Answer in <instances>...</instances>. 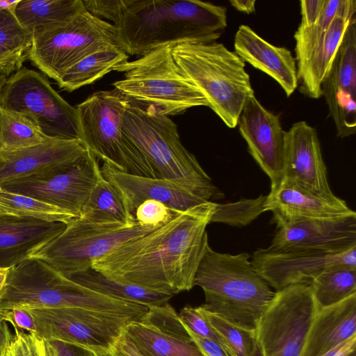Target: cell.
Returning <instances> with one entry per match:
<instances>
[{"label":"cell","instance_id":"6da1fadb","mask_svg":"<svg viewBox=\"0 0 356 356\" xmlns=\"http://www.w3.org/2000/svg\"><path fill=\"white\" fill-rule=\"evenodd\" d=\"M215 209L216 202H206L179 211L165 224L95 260L92 268L172 296L189 291L209 245L207 227Z\"/></svg>","mask_w":356,"mask_h":356},{"label":"cell","instance_id":"7a4b0ae2","mask_svg":"<svg viewBox=\"0 0 356 356\" xmlns=\"http://www.w3.org/2000/svg\"><path fill=\"white\" fill-rule=\"evenodd\" d=\"M113 25L118 45L142 56L165 46L216 41L227 11L199 0H131Z\"/></svg>","mask_w":356,"mask_h":356},{"label":"cell","instance_id":"3957f363","mask_svg":"<svg viewBox=\"0 0 356 356\" xmlns=\"http://www.w3.org/2000/svg\"><path fill=\"white\" fill-rule=\"evenodd\" d=\"M251 255L220 253L207 246L193 285L205 295L204 309L241 327L256 330L275 291L255 271Z\"/></svg>","mask_w":356,"mask_h":356},{"label":"cell","instance_id":"277c9868","mask_svg":"<svg viewBox=\"0 0 356 356\" xmlns=\"http://www.w3.org/2000/svg\"><path fill=\"white\" fill-rule=\"evenodd\" d=\"M122 131L144 156L156 178L177 183L207 202L223 198L222 192L182 145L177 125L168 116L129 102Z\"/></svg>","mask_w":356,"mask_h":356},{"label":"cell","instance_id":"5b68a950","mask_svg":"<svg viewBox=\"0 0 356 356\" xmlns=\"http://www.w3.org/2000/svg\"><path fill=\"white\" fill-rule=\"evenodd\" d=\"M172 52L209 107L229 128H235L245 102L254 95L245 62L216 41L181 43L172 47Z\"/></svg>","mask_w":356,"mask_h":356},{"label":"cell","instance_id":"8992f818","mask_svg":"<svg viewBox=\"0 0 356 356\" xmlns=\"http://www.w3.org/2000/svg\"><path fill=\"white\" fill-rule=\"evenodd\" d=\"M60 307H80L131 315L135 304L81 285L40 259L29 258L10 267L0 297V309Z\"/></svg>","mask_w":356,"mask_h":356},{"label":"cell","instance_id":"52a82bcc","mask_svg":"<svg viewBox=\"0 0 356 356\" xmlns=\"http://www.w3.org/2000/svg\"><path fill=\"white\" fill-rule=\"evenodd\" d=\"M172 47L152 51L117 66L124 79L113 83L128 100L159 115H175L209 103L199 89L182 73L172 56Z\"/></svg>","mask_w":356,"mask_h":356},{"label":"cell","instance_id":"ba28073f","mask_svg":"<svg viewBox=\"0 0 356 356\" xmlns=\"http://www.w3.org/2000/svg\"><path fill=\"white\" fill-rule=\"evenodd\" d=\"M32 33L28 58L55 81L83 57L118 45L114 25L86 9L66 22L37 29Z\"/></svg>","mask_w":356,"mask_h":356},{"label":"cell","instance_id":"9c48e42d","mask_svg":"<svg viewBox=\"0 0 356 356\" xmlns=\"http://www.w3.org/2000/svg\"><path fill=\"white\" fill-rule=\"evenodd\" d=\"M159 227L90 222L75 218L64 230L30 258L40 259L69 276L92 268V263L117 246Z\"/></svg>","mask_w":356,"mask_h":356},{"label":"cell","instance_id":"30bf717a","mask_svg":"<svg viewBox=\"0 0 356 356\" xmlns=\"http://www.w3.org/2000/svg\"><path fill=\"white\" fill-rule=\"evenodd\" d=\"M0 104L31 120L48 138L81 140L76 107L35 70L22 67L8 76L0 92Z\"/></svg>","mask_w":356,"mask_h":356},{"label":"cell","instance_id":"8fae6325","mask_svg":"<svg viewBox=\"0 0 356 356\" xmlns=\"http://www.w3.org/2000/svg\"><path fill=\"white\" fill-rule=\"evenodd\" d=\"M318 307L309 284L276 291L256 329L263 356H302Z\"/></svg>","mask_w":356,"mask_h":356},{"label":"cell","instance_id":"7c38bea8","mask_svg":"<svg viewBox=\"0 0 356 356\" xmlns=\"http://www.w3.org/2000/svg\"><path fill=\"white\" fill-rule=\"evenodd\" d=\"M45 340L110 350L127 326L138 320L130 316L80 307L27 309ZM140 319V318H139Z\"/></svg>","mask_w":356,"mask_h":356},{"label":"cell","instance_id":"4fadbf2b","mask_svg":"<svg viewBox=\"0 0 356 356\" xmlns=\"http://www.w3.org/2000/svg\"><path fill=\"white\" fill-rule=\"evenodd\" d=\"M129 101L118 90L91 94L76 107L81 140L98 160L130 174V165L122 131Z\"/></svg>","mask_w":356,"mask_h":356},{"label":"cell","instance_id":"5bb4252c","mask_svg":"<svg viewBox=\"0 0 356 356\" xmlns=\"http://www.w3.org/2000/svg\"><path fill=\"white\" fill-rule=\"evenodd\" d=\"M99 160L89 150L60 171L5 183L2 188L58 207L79 218L90 193L102 176Z\"/></svg>","mask_w":356,"mask_h":356},{"label":"cell","instance_id":"9a60e30c","mask_svg":"<svg viewBox=\"0 0 356 356\" xmlns=\"http://www.w3.org/2000/svg\"><path fill=\"white\" fill-rule=\"evenodd\" d=\"M255 271L275 291L293 284H309L332 268L356 269V247L342 252L312 250L259 248L251 256Z\"/></svg>","mask_w":356,"mask_h":356},{"label":"cell","instance_id":"2e32d148","mask_svg":"<svg viewBox=\"0 0 356 356\" xmlns=\"http://www.w3.org/2000/svg\"><path fill=\"white\" fill-rule=\"evenodd\" d=\"M124 333L143 356H204L168 303L149 307Z\"/></svg>","mask_w":356,"mask_h":356},{"label":"cell","instance_id":"e0dca14e","mask_svg":"<svg viewBox=\"0 0 356 356\" xmlns=\"http://www.w3.org/2000/svg\"><path fill=\"white\" fill-rule=\"evenodd\" d=\"M337 136L345 138L356 131V19L345 32L332 69L322 84Z\"/></svg>","mask_w":356,"mask_h":356},{"label":"cell","instance_id":"ac0fdd59","mask_svg":"<svg viewBox=\"0 0 356 356\" xmlns=\"http://www.w3.org/2000/svg\"><path fill=\"white\" fill-rule=\"evenodd\" d=\"M237 124L249 153L269 177L270 188L277 186L283 179L285 132L279 116L268 111L253 95L245 102Z\"/></svg>","mask_w":356,"mask_h":356},{"label":"cell","instance_id":"d6986e66","mask_svg":"<svg viewBox=\"0 0 356 356\" xmlns=\"http://www.w3.org/2000/svg\"><path fill=\"white\" fill-rule=\"evenodd\" d=\"M283 179L322 195H332L316 129L305 121L284 132Z\"/></svg>","mask_w":356,"mask_h":356},{"label":"cell","instance_id":"ffe728a7","mask_svg":"<svg viewBox=\"0 0 356 356\" xmlns=\"http://www.w3.org/2000/svg\"><path fill=\"white\" fill-rule=\"evenodd\" d=\"M87 152L80 140L48 138L36 145L0 152V186L24 177L60 171Z\"/></svg>","mask_w":356,"mask_h":356},{"label":"cell","instance_id":"44dd1931","mask_svg":"<svg viewBox=\"0 0 356 356\" xmlns=\"http://www.w3.org/2000/svg\"><path fill=\"white\" fill-rule=\"evenodd\" d=\"M270 247L342 252L356 247V213L313 219L277 228Z\"/></svg>","mask_w":356,"mask_h":356},{"label":"cell","instance_id":"7402d4cb","mask_svg":"<svg viewBox=\"0 0 356 356\" xmlns=\"http://www.w3.org/2000/svg\"><path fill=\"white\" fill-rule=\"evenodd\" d=\"M264 211L272 212V221L277 228L354 212L344 200L334 194L328 196L319 195L285 179L270 188L264 202Z\"/></svg>","mask_w":356,"mask_h":356},{"label":"cell","instance_id":"603a6c76","mask_svg":"<svg viewBox=\"0 0 356 356\" xmlns=\"http://www.w3.org/2000/svg\"><path fill=\"white\" fill-rule=\"evenodd\" d=\"M102 173L116 188L129 211L134 216L137 207L147 200L163 203L175 211H184L204 200L172 181L128 174L103 163Z\"/></svg>","mask_w":356,"mask_h":356},{"label":"cell","instance_id":"cb8c5ba5","mask_svg":"<svg viewBox=\"0 0 356 356\" xmlns=\"http://www.w3.org/2000/svg\"><path fill=\"white\" fill-rule=\"evenodd\" d=\"M63 222L0 214V267L30 258L65 228Z\"/></svg>","mask_w":356,"mask_h":356},{"label":"cell","instance_id":"d4e9b609","mask_svg":"<svg viewBox=\"0 0 356 356\" xmlns=\"http://www.w3.org/2000/svg\"><path fill=\"white\" fill-rule=\"evenodd\" d=\"M234 46L236 54L243 61L274 79L287 97L293 94L298 84L297 67L288 49L269 43L244 24L235 33Z\"/></svg>","mask_w":356,"mask_h":356},{"label":"cell","instance_id":"484cf974","mask_svg":"<svg viewBox=\"0 0 356 356\" xmlns=\"http://www.w3.org/2000/svg\"><path fill=\"white\" fill-rule=\"evenodd\" d=\"M356 335V293L324 307H318L302 356H321Z\"/></svg>","mask_w":356,"mask_h":356},{"label":"cell","instance_id":"4316f807","mask_svg":"<svg viewBox=\"0 0 356 356\" xmlns=\"http://www.w3.org/2000/svg\"><path fill=\"white\" fill-rule=\"evenodd\" d=\"M354 17L337 15L307 58L297 67L300 90L305 95L313 99L322 96V84L330 74L345 32Z\"/></svg>","mask_w":356,"mask_h":356},{"label":"cell","instance_id":"83f0119b","mask_svg":"<svg viewBox=\"0 0 356 356\" xmlns=\"http://www.w3.org/2000/svg\"><path fill=\"white\" fill-rule=\"evenodd\" d=\"M129 55L117 44L94 51L67 70L57 80L58 86L68 92L91 84L128 61Z\"/></svg>","mask_w":356,"mask_h":356},{"label":"cell","instance_id":"f1b7e54d","mask_svg":"<svg viewBox=\"0 0 356 356\" xmlns=\"http://www.w3.org/2000/svg\"><path fill=\"white\" fill-rule=\"evenodd\" d=\"M68 278L100 293L149 307L168 303L173 296L166 293L108 278L92 268L74 273Z\"/></svg>","mask_w":356,"mask_h":356},{"label":"cell","instance_id":"f546056e","mask_svg":"<svg viewBox=\"0 0 356 356\" xmlns=\"http://www.w3.org/2000/svg\"><path fill=\"white\" fill-rule=\"evenodd\" d=\"M84 9L82 0H19L13 12L19 24L33 33L66 22Z\"/></svg>","mask_w":356,"mask_h":356},{"label":"cell","instance_id":"4dcf8cb0","mask_svg":"<svg viewBox=\"0 0 356 356\" xmlns=\"http://www.w3.org/2000/svg\"><path fill=\"white\" fill-rule=\"evenodd\" d=\"M79 218L90 222H116L129 227L136 223L115 186L103 175L90 193Z\"/></svg>","mask_w":356,"mask_h":356},{"label":"cell","instance_id":"1f68e13d","mask_svg":"<svg viewBox=\"0 0 356 356\" xmlns=\"http://www.w3.org/2000/svg\"><path fill=\"white\" fill-rule=\"evenodd\" d=\"M355 11L356 2L354 0H325L317 22L310 26L299 25L294 34L296 67L300 66L307 58L312 49L323 38L337 15L354 16Z\"/></svg>","mask_w":356,"mask_h":356},{"label":"cell","instance_id":"d6a6232c","mask_svg":"<svg viewBox=\"0 0 356 356\" xmlns=\"http://www.w3.org/2000/svg\"><path fill=\"white\" fill-rule=\"evenodd\" d=\"M47 138L31 120L0 104V152L36 145Z\"/></svg>","mask_w":356,"mask_h":356},{"label":"cell","instance_id":"836d02e7","mask_svg":"<svg viewBox=\"0 0 356 356\" xmlns=\"http://www.w3.org/2000/svg\"><path fill=\"white\" fill-rule=\"evenodd\" d=\"M309 285L318 307L336 304L356 293V269L327 270L314 278Z\"/></svg>","mask_w":356,"mask_h":356},{"label":"cell","instance_id":"e575fe53","mask_svg":"<svg viewBox=\"0 0 356 356\" xmlns=\"http://www.w3.org/2000/svg\"><path fill=\"white\" fill-rule=\"evenodd\" d=\"M0 214L29 217L67 225L75 218L55 206L33 197L12 193L0 187Z\"/></svg>","mask_w":356,"mask_h":356},{"label":"cell","instance_id":"d590c367","mask_svg":"<svg viewBox=\"0 0 356 356\" xmlns=\"http://www.w3.org/2000/svg\"><path fill=\"white\" fill-rule=\"evenodd\" d=\"M197 308L218 335L230 356H251L257 341L256 330L234 324L202 306Z\"/></svg>","mask_w":356,"mask_h":356},{"label":"cell","instance_id":"8d00e7d4","mask_svg":"<svg viewBox=\"0 0 356 356\" xmlns=\"http://www.w3.org/2000/svg\"><path fill=\"white\" fill-rule=\"evenodd\" d=\"M18 1H0V46L27 53L33 33L19 24L13 12Z\"/></svg>","mask_w":356,"mask_h":356},{"label":"cell","instance_id":"74e56055","mask_svg":"<svg viewBox=\"0 0 356 356\" xmlns=\"http://www.w3.org/2000/svg\"><path fill=\"white\" fill-rule=\"evenodd\" d=\"M266 195L255 199H241L232 203H216L211 222H222L232 226H245L264 212Z\"/></svg>","mask_w":356,"mask_h":356},{"label":"cell","instance_id":"f35d334b","mask_svg":"<svg viewBox=\"0 0 356 356\" xmlns=\"http://www.w3.org/2000/svg\"><path fill=\"white\" fill-rule=\"evenodd\" d=\"M11 340L0 353V356H48L44 340L35 334L14 329Z\"/></svg>","mask_w":356,"mask_h":356},{"label":"cell","instance_id":"ab89813d","mask_svg":"<svg viewBox=\"0 0 356 356\" xmlns=\"http://www.w3.org/2000/svg\"><path fill=\"white\" fill-rule=\"evenodd\" d=\"M179 211L172 210L163 203L153 200H147L141 203L134 212L136 221L146 226L160 227Z\"/></svg>","mask_w":356,"mask_h":356},{"label":"cell","instance_id":"60d3db41","mask_svg":"<svg viewBox=\"0 0 356 356\" xmlns=\"http://www.w3.org/2000/svg\"><path fill=\"white\" fill-rule=\"evenodd\" d=\"M179 316L189 330L202 337L215 341L223 346L221 339L197 307H185L180 311Z\"/></svg>","mask_w":356,"mask_h":356},{"label":"cell","instance_id":"b9f144b4","mask_svg":"<svg viewBox=\"0 0 356 356\" xmlns=\"http://www.w3.org/2000/svg\"><path fill=\"white\" fill-rule=\"evenodd\" d=\"M131 0H82L85 9L101 19L115 23Z\"/></svg>","mask_w":356,"mask_h":356},{"label":"cell","instance_id":"7bdbcfd3","mask_svg":"<svg viewBox=\"0 0 356 356\" xmlns=\"http://www.w3.org/2000/svg\"><path fill=\"white\" fill-rule=\"evenodd\" d=\"M0 317L6 322H9L14 329L24 330L36 334L37 327L35 321L27 309H0Z\"/></svg>","mask_w":356,"mask_h":356},{"label":"cell","instance_id":"ee69618b","mask_svg":"<svg viewBox=\"0 0 356 356\" xmlns=\"http://www.w3.org/2000/svg\"><path fill=\"white\" fill-rule=\"evenodd\" d=\"M44 340L48 356H93L90 348L58 341Z\"/></svg>","mask_w":356,"mask_h":356},{"label":"cell","instance_id":"f6af8a7d","mask_svg":"<svg viewBox=\"0 0 356 356\" xmlns=\"http://www.w3.org/2000/svg\"><path fill=\"white\" fill-rule=\"evenodd\" d=\"M28 59L26 52L10 50L0 46V70L10 76L22 67L25 60Z\"/></svg>","mask_w":356,"mask_h":356},{"label":"cell","instance_id":"bcb514c9","mask_svg":"<svg viewBox=\"0 0 356 356\" xmlns=\"http://www.w3.org/2000/svg\"><path fill=\"white\" fill-rule=\"evenodd\" d=\"M325 3V0H301L300 26H310L314 25L318 19Z\"/></svg>","mask_w":356,"mask_h":356},{"label":"cell","instance_id":"7dc6e473","mask_svg":"<svg viewBox=\"0 0 356 356\" xmlns=\"http://www.w3.org/2000/svg\"><path fill=\"white\" fill-rule=\"evenodd\" d=\"M186 328L204 356H230L225 348L218 342L202 337L186 327Z\"/></svg>","mask_w":356,"mask_h":356},{"label":"cell","instance_id":"c3c4849f","mask_svg":"<svg viewBox=\"0 0 356 356\" xmlns=\"http://www.w3.org/2000/svg\"><path fill=\"white\" fill-rule=\"evenodd\" d=\"M109 350L112 356H143L124 332Z\"/></svg>","mask_w":356,"mask_h":356},{"label":"cell","instance_id":"681fc988","mask_svg":"<svg viewBox=\"0 0 356 356\" xmlns=\"http://www.w3.org/2000/svg\"><path fill=\"white\" fill-rule=\"evenodd\" d=\"M355 348L356 335L347 339L321 356H348L349 354L356 350Z\"/></svg>","mask_w":356,"mask_h":356},{"label":"cell","instance_id":"f907efd6","mask_svg":"<svg viewBox=\"0 0 356 356\" xmlns=\"http://www.w3.org/2000/svg\"><path fill=\"white\" fill-rule=\"evenodd\" d=\"M229 3L240 12L250 14L255 11L254 0H230Z\"/></svg>","mask_w":356,"mask_h":356},{"label":"cell","instance_id":"816d5d0a","mask_svg":"<svg viewBox=\"0 0 356 356\" xmlns=\"http://www.w3.org/2000/svg\"><path fill=\"white\" fill-rule=\"evenodd\" d=\"M13 335L9 330L7 322L0 317V353L11 340Z\"/></svg>","mask_w":356,"mask_h":356},{"label":"cell","instance_id":"f5cc1de1","mask_svg":"<svg viewBox=\"0 0 356 356\" xmlns=\"http://www.w3.org/2000/svg\"><path fill=\"white\" fill-rule=\"evenodd\" d=\"M10 267H0V297L6 285Z\"/></svg>","mask_w":356,"mask_h":356},{"label":"cell","instance_id":"db71d44e","mask_svg":"<svg viewBox=\"0 0 356 356\" xmlns=\"http://www.w3.org/2000/svg\"><path fill=\"white\" fill-rule=\"evenodd\" d=\"M92 350L93 353V356H112L109 350L96 348H90Z\"/></svg>","mask_w":356,"mask_h":356},{"label":"cell","instance_id":"11a10c76","mask_svg":"<svg viewBox=\"0 0 356 356\" xmlns=\"http://www.w3.org/2000/svg\"><path fill=\"white\" fill-rule=\"evenodd\" d=\"M10 75L5 71L0 70V92L1 91L7 79Z\"/></svg>","mask_w":356,"mask_h":356},{"label":"cell","instance_id":"9f6ffc18","mask_svg":"<svg viewBox=\"0 0 356 356\" xmlns=\"http://www.w3.org/2000/svg\"><path fill=\"white\" fill-rule=\"evenodd\" d=\"M251 356H263L261 349L257 341V343H256V345L254 348V350L251 354Z\"/></svg>","mask_w":356,"mask_h":356},{"label":"cell","instance_id":"6f0895ef","mask_svg":"<svg viewBox=\"0 0 356 356\" xmlns=\"http://www.w3.org/2000/svg\"><path fill=\"white\" fill-rule=\"evenodd\" d=\"M348 356H356V351H354V352L351 353Z\"/></svg>","mask_w":356,"mask_h":356}]
</instances>
